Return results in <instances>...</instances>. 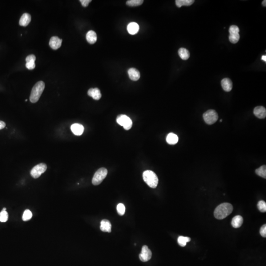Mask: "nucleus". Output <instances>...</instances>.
<instances>
[{
    "mask_svg": "<svg viewBox=\"0 0 266 266\" xmlns=\"http://www.w3.org/2000/svg\"><path fill=\"white\" fill-rule=\"evenodd\" d=\"M230 34H233L239 33L240 32V29L238 26L236 25H232L230 27L229 30Z\"/></svg>",
    "mask_w": 266,
    "mask_h": 266,
    "instance_id": "7c9ffc66",
    "label": "nucleus"
},
{
    "mask_svg": "<svg viewBox=\"0 0 266 266\" xmlns=\"http://www.w3.org/2000/svg\"><path fill=\"white\" fill-rule=\"evenodd\" d=\"M35 66H36V65H35L34 61L26 62V67L28 70H33L35 68Z\"/></svg>",
    "mask_w": 266,
    "mask_h": 266,
    "instance_id": "2f4dec72",
    "label": "nucleus"
},
{
    "mask_svg": "<svg viewBox=\"0 0 266 266\" xmlns=\"http://www.w3.org/2000/svg\"><path fill=\"white\" fill-rule=\"evenodd\" d=\"M143 180L148 186L152 188H155L157 186L158 178L155 172L150 170H147L143 173Z\"/></svg>",
    "mask_w": 266,
    "mask_h": 266,
    "instance_id": "7ed1b4c3",
    "label": "nucleus"
},
{
    "mask_svg": "<svg viewBox=\"0 0 266 266\" xmlns=\"http://www.w3.org/2000/svg\"><path fill=\"white\" fill-rule=\"evenodd\" d=\"M128 73L130 79L133 81H137L140 78V73L135 68H131L129 69Z\"/></svg>",
    "mask_w": 266,
    "mask_h": 266,
    "instance_id": "f8f14e48",
    "label": "nucleus"
},
{
    "mask_svg": "<svg viewBox=\"0 0 266 266\" xmlns=\"http://www.w3.org/2000/svg\"><path fill=\"white\" fill-rule=\"evenodd\" d=\"M32 212L29 209H26L24 212L23 216H22V219H23V220L26 221L29 220L30 219L32 218Z\"/></svg>",
    "mask_w": 266,
    "mask_h": 266,
    "instance_id": "bb28decb",
    "label": "nucleus"
},
{
    "mask_svg": "<svg viewBox=\"0 0 266 266\" xmlns=\"http://www.w3.org/2000/svg\"><path fill=\"white\" fill-rule=\"evenodd\" d=\"M6 123L2 121H0V130L4 129L6 127Z\"/></svg>",
    "mask_w": 266,
    "mask_h": 266,
    "instance_id": "c9c22d12",
    "label": "nucleus"
},
{
    "mask_svg": "<svg viewBox=\"0 0 266 266\" xmlns=\"http://www.w3.org/2000/svg\"><path fill=\"white\" fill-rule=\"evenodd\" d=\"M191 240V239L187 236H179L177 239V242L180 246L184 247L186 246V244Z\"/></svg>",
    "mask_w": 266,
    "mask_h": 266,
    "instance_id": "5701e85b",
    "label": "nucleus"
},
{
    "mask_svg": "<svg viewBox=\"0 0 266 266\" xmlns=\"http://www.w3.org/2000/svg\"><path fill=\"white\" fill-rule=\"evenodd\" d=\"M71 131L74 134L76 135H80L83 134L84 131V127L81 124L75 123L71 125Z\"/></svg>",
    "mask_w": 266,
    "mask_h": 266,
    "instance_id": "ddd939ff",
    "label": "nucleus"
},
{
    "mask_svg": "<svg viewBox=\"0 0 266 266\" xmlns=\"http://www.w3.org/2000/svg\"><path fill=\"white\" fill-rule=\"evenodd\" d=\"M167 142L170 144H175L179 141V138L174 133H169L166 138Z\"/></svg>",
    "mask_w": 266,
    "mask_h": 266,
    "instance_id": "aec40b11",
    "label": "nucleus"
},
{
    "mask_svg": "<svg viewBox=\"0 0 266 266\" xmlns=\"http://www.w3.org/2000/svg\"><path fill=\"white\" fill-rule=\"evenodd\" d=\"M9 218V214L6 211H2L0 212V222H6Z\"/></svg>",
    "mask_w": 266,
    "mask_h": 266,
    "instance_id": "c85d7f7f",
    "label": "nucleus"
},
{
    "mask_svg": "<svg viewBox=\"0 0 266 266\" xmlns=\"http://www.w3.org/2000/svg\"><path fill=\"white\" fill-rule=\"evenodd\" d=\"M86 39L88 43L90 44H94L96 42L97 39V36L95 32L92 30L88 32L86 36Z\"/></svg>",
    "mask_w": 266,
    "mask_h": 266,
    "instance_id": "a211bd4d",
    "label": "nucleus"
},
{
    "mask_svg": "<svg viewBox=\"0 0 266 266\" xmlns=\"http://www.w3.org/2000/svg\"><path fill=\"white\" fill-rule=\"evenodd\" d=\"M233 211V207L231 204L225 203L219 204L215 209L214 216L219 220L224 219L229 216Z\"/></svg>",
    "mask_w": 266,
    "mask_h": 266,
    "instance_id": "f257e3e1",
    "label": "nucleus"
},
{
    "mask_svg": "<svg viewBox=\"0 0 266 266\" xmlns=\"http://www.w3.org/2000/svg\"><path fill=\"white\" fill-rule=\"evenodd\" d=\"M139 30V25L135 22H131L127 26V30L131 34H135L138 33Z\"/></svg>",
    "mask_w": 266,
    "mask_h": 266,
    "instance_id": "6ab92c4d",
    "label": "nucleus"
},
{
    "mask_svg": "<svg viewBox=\"0 0 266 266\" xmlns=\"http://www.w3.org/2000/svg\"><path fill=\"white\" fill-rule=\"evenodd\" d=\"M261 59H262V60H263L265 62H266V55L262 56V58H261Z\"/></svg>",
    "mask_w": 266,
    "mask_h": 266,
    "instance_id": "e433bc0d",
    "label": "nucleus"
},
{
    "mask_svg": "<svg viewBox=\"0 0 266 266\" xmlns=\"http://www.w3.org/2000/svg\"><path fill=\"white\" fill-rule=\"evenodd\" d=\"M143 0H129L127 1L126 5L129 6H139L143 4Z\"/></svg>",
    "mask_w": 266,
    "mask_h": 266,
    "instance_id": "393cba45",
    "label": "nucleus"
},
{
    "mask_svg": "<svg viewBox=\"0 0 266 266\" xmlns=\"http://www.w3.org/2000/svg\"><path fill=\"white\" fill-rule=\"evenodd\" d=\"M107 170L105 167H101L98 170L94 175L92 184L94 185H98L102 183L107 175Z\"/></svg>",
    "mask_w": 266,
    "mask_h": 266,
    "instance_id": "20e7f679",
    "label": "nucleus"
},
{
    "mask_svg": "<svg viewBox=\"0 0 266 266\" xmlns=\"http://www.w3.org/2000/svg\"><path fill=\"white\" fill-rule=\"evenodd\" d=\"M36 56L34 55H30L26 57V62H31V61H35L36 60Z\"/></svg>",
    "mask_w": 266,
    "mask_h": 266,
    "instance_id": "72a5a7b5",
    "label": "nucleus"
},
{
    "mask_svg": "<svg viewBox=\"0 0 266 266\" xmlns=\"http://www.w3.org/2000/svg\"><path fill=\"white\" fill-rule=\"evenodd\" d=\"M152 252L147 245H143L139 255V259L142 262H147L151 258Z\"/></svg>",
    "mask_w": 266,
    "mask_h": 266,
    "instance_id": "6e6552de",
    "label": "nucleus"
},
{
    "mask_svg": "<svg viewBox=\"0 0 266 266\" xmlns=\"http://www.w3.org/2000/svg\"><path fill=\"white\" fill-rule=\"evenodd\" d=\"M62 40L57 37H52L49 41V46L51 48L54 50H56L60 47L61 46Z\"/></svg>",
    "mask_w": 266,
    "mask_h": 266,
    "instance_id": "9d476101",
    "label": "nucleus"
},
{
    "mask_svg": "<svg viewBox=\"0 0 266 266\" xmlns=\"http://www.w3.org/2000/svg\"><path fill=\"white\" fill-rule=\"evenodd\" d=\"M220 122H222V119L220 120Z\"/></svg>",
    "mask_w": 266,
    "mask_h": 266,
    "instance_id": "ea45409f",
    "label": "nucleus"
},
{
    "mask_svg": "<svg viewBox=\"0 0 266 266\" xmlns=\"http://www.w3.org/2000/svg\"><path fill=\"white\" fill-rule=\"evenodd\" d=\"M116 122L118 124L123 126L126 130L130 129L133 125L132 121L129 117L126 115H118L116 119Z\"/></svg>",
    "mask_w": 266,
    "mask_h": 266,
    "instance_id": "423d86ee",
    "label": "nucleus"
},
{
    "mask_svg": "<svg viewBox=\"0 0 266 266\" xmlns=\"http://www.w3.org/2000/svg\"><path fill=\"white\" fill-rule=\"evenodd\" d=\"M253 113L257 118L264 119L266 116V110L263 106H258L254 109Z\"/></svg>",
    "mask_w": 266,
    "mask_h": 266,
    "instance_id": "1a4fd4ad",
    "label": "nucleus"
},
{
    "mask_svg": "<svg viewBox=\"0 0 266 266\" xmlns=\"http://www.w3.org/2000/svg\"><path fill=\"white\" fill-rule=\"evenodd\" d=\"M221 86L226 92H230L233 88V83L230 79L224 78L221 81Z\"/></svg>",
    "mask_w": 266,
    "mask_h": 266,
    "instance_id": "9b49d317",
    "label": "nucleus"
},
{
    "mask_svg": "<svg viewBox=\"0 0 266 266\" xmlns=\"http://www.w3.org/2000/svg\"><path fill=\"white\" fill-rule=\"evenodd\" d=\"M262 5H263L264 6H266V0H264L262 2Z\"/></svg>",
    "mask_w": 266,
    "mask_h": 266,
    "instance_id": "4c0bfd02",
    "label": "nucleus"
},
{
    "mask_svg": "<svg viewBox=\"0 0 266 266\" xmlns=\"http://www.w3.org/2000/svg\"><path fill=\"white\" fill-rule=\"evenodd\" d=\"M260 234L261 235V236H262L264 238H266V224H264V225H263L260 228Z\"/></svg>",
    "mask_w": 266,
    "mask_h": 266,
    "instance_id": "473e14b6",
    "label": "nucleus"
},
{
    "mask_svg": "<svg viewBox=\"0 0 266 266\" xmlns=\"http://www.w3.org/2000/svg\"><path fill=\"white\" fill-rule=\"evenodd\" d=\"M258 208L262 212H266V203L264 201H260L258 203Z\"/></svg>",
    "mask_w": 266,
    "mask_h": 266,
    "instance_id": "c756f323",
    "label": "nucleus"
},
{
    "mask_svg": "<svg viewBox=\"0 0 266 266\" xmlns=\"http://www.w3.org/2000/svg\"><path fill=\"white\" fill-rule=\"evenodd\" d=\"M31 21V16L27 13H25L22 15L20 19L19 25L20 26L26 27L28 26Z\"/></svg>",
    "mask_w": 266,
    "mask_h": 266,
    "instance_id": "dca6fc26",
    "label": "nucleus"
},
{
    "mask_svg": "<svg viewBox=\"0 0 266 266\" xmlns=\"http://www.w3.org/2000/svg\"><path fill=\"white\" fill-rule=\"evenodd\" d=\"M91 2V0H80V2L84 7H86Z\"/></svg>",
    "mask_w": 266,
    "mask_h": 266,
    "instance_id": "f704fd0d",
    "label": "nucleus"
},
{
    "mask_svg": "<svg viewBox=\"0 0 266 266\" xmlns=\"http://www.w3.org/2000/svg\"><path fill=\"white\" fill-rule=\"evenodd\" d=\"M6 208H3V209H2V211H6Z\"/></svg>",
    "mask_w": 266,
    "mask_h": 266,
    "instance_id": "58836bf2",
    "label": "nucleus"
},
{
    "mask_svg": "<svg viewBox=\"0 0 266 266\" xmlns=\"http://www.w3.org/2000/svg\"><path fill=\"white\" fill-rule=\"evenodd\" d=\"M255 172L259 176L266 179V165H263L255 170Z\"/></svg>",
    "mask_w": 266,
    "mask_h": 266,
    "instance_id": "b1692460",
    "label": "nucleus"
},
{
    "mask_svg": "<svg viewBox=\"0 0 266 266\" xmlns=\"http://www.w3.org/2000/svg\"><path fill=\"white\" fill-rule=\"evenodd\" d=\"M244 222V219L240 216H236L232 219V226L235 228H239L241 227Z\"/></svg>",
    "mask_w": 266,
    "mask_h": 266,
    "instance_id": "f3484780",
    "label": "nucleus"
},
{
    "mask_svg": "<svg viewBox=\"0 0 266 266\" xmlns=\"http://www.w3.org/2000/svg\"><path fill=\"white\" fill-rule=\"evenodd\" d=\"M47 169V166L44 163H40L36 165L32 169L31 171V176L34 178L37 179L41 176L42 174L44 173Z\"/></svg>",
    "mask_w": 266,
    "mask_h": 266,
    "instance_id": "0eeeda50",
    "label": "nucleus"
},
{
    "mask_svg": "<svg viewBox=\"0 0 266 266\" xmlns=\"http://www.w3.org/2000/svg\"><path fill=\"white\" fill-rule=\"evenodd\" d=\"M100 229L102 231L104 232L111 233V224L108 220L103 219L101 221Z\"/></svg>",
    "mask_w": 266,
    "mask_h": 266,
    "instance_id": "2eb2a0df",
    "label": "nucleus"
},
{
    "mask_svg": "<svg viewBox=\"0 0 266 266\" xmlns=\"http://www.w3.org/2000/svg\"><path fill=\"white\" fill-rule=\"evenodd\" d=\"M126 208L125 207L123 204L120 203L117 204V211L118 214H119L120 216H122L124 214L125 212Z\"/></svg>",
    "mask_w": 266,
    "mask_h": 266,
    "instance_id": "cd10ccee",
    "label": "nucleus"
},
{
    "mask_svg": "<svg viewBox=\"0 0 266 266\" xmlns=\"http://www.w3.org/2000/svg\"><path fill=\"white\" fill-rule=\"evenodd\" d=\"M240 38V36L239 33L230 34L229 37V41L232 43H237L239 42Z\"/></svg>",
    "mask_w": 266,
    "mask_h": 266,
    "instance_id": "a878e982",
    "label": "nucleus"
},
{
    "mask_svg": "<svg viewBox=\"0 0 266 266\" xmlns=\"http://www.w3.org/2000/svg\"><path fill=\"white\" fill-rule=\"evenodd\" d=\"M179 56L183 60H187L190 57V53L186 48H180L178 51Z\"/></svg>",
    "mask_w": 266,
    "mask_h": 266,
    "instance_id": "412c9836",
    "label": "nucleus"
},
{
    "mask_svg": "<svg viewBox=\"0 0 266 266\" xmlns=\"http://www.w3.org/2000/svg\"><path fill=\"white\" fill-rule=\"evenodd\" d=\"M88 95L95 100H100L102 97L101 91L97 88H90L88 91Z\"/></svg>",
    "mask_w": 266,
    "mask_h": 266,
    "instance_id": "4468645a",
    "label": "nucleus"
},
{
    "mask_svg": "<svg viewBox=\"0 0 266 266\" xmlns=\"http://www.w3.org/2000/svg\"><path fill=\"white\" fill-rule=\"evenodd\" d=\"M203 118L207 124H213L218 120V114L215 110H209L204 113Z\"/></svg>",
    "mask_w": 266,
    "mask_h": 266,
    "instance_id": "39448f33",
    "label": "nucleus"
},
{
    "mask_svg": "<svg viewBox=\"0 0 266 266\" xmlns=\"http://www.w3.org/2000/svg\"><path fill=\"white\" fill-rule=\"evenodd\" d=\"M45 88V83L42 81H39L36 83L34 86L30 96V100L32 103L37 102L41 97Z\"/></svg>",
    "mask_w": 266,
    "mask_h": 266,
    "instance_id": "f03ea898",
    "label": "nucleus"
},
{
    "mask_svg": "<svg viewBox=\"0 0 266 266\" xmlns=\"http://www.w3.org/2000/svg\"><path fill=\"white\" fill-rule=\"evenodd\" d=\"M194 2V0H176L175 4L178 7L182 6H190Z\"/></svg>",
    "mask_w": 266,
    "mask_h": 266,
    "instance_id": "4be33fe9",
    "label": "nucleus"
}]
</instances>
